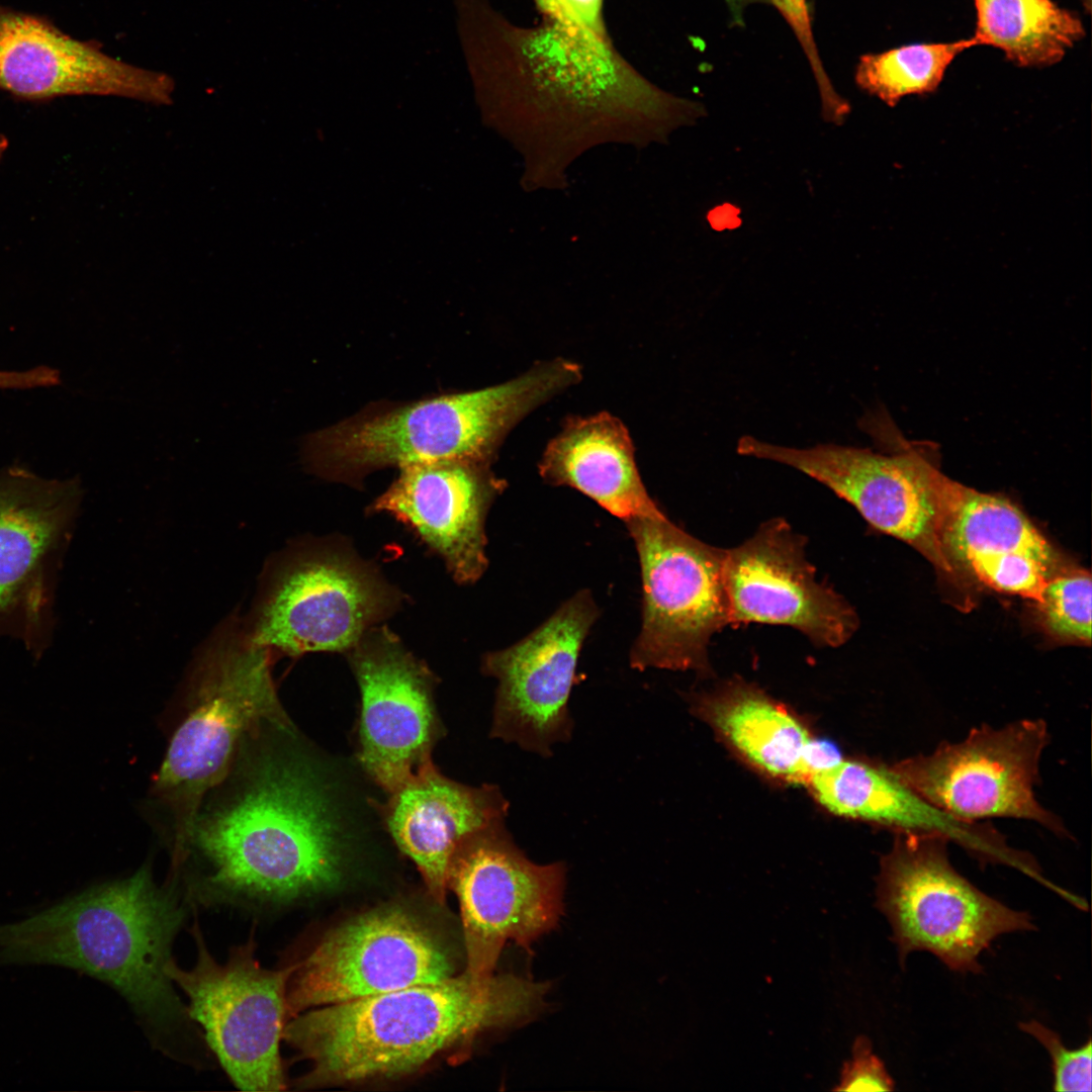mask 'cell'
Wrapping results in <instances>:
<instances>
[{
    "label": "cell",
    "mask_w": 1092,
    "mask_h": 1092,
    "mask_svg": "<svg viewBox=\"0 0 1092 1092\" xmlns=\"http://www.w3.org/2000/svg\"><path fill=\"white\" fill-rule=\"evenodd\" d=\"M437 939L399 908L362 914L331 931L291 966L286 1012L374 996L453 976Z\"/></svg>",
    "instance_id": "5bb4252c"
},
{
    "label": "cell",
    "mask_w": 1092,
    "mask_h": 1092,
    "mask_svg": "<svg viewBox=\"0 0 1092 1092\" xmlns=\"http://www.w3.org/2000/svg\"><path fill=\"white\" fill-rule=\"evenodd\" d=\"M792 28L809 62L816 80L824 119L840 124L849 112L848 103L835 91L813 36L810 8L807 0H769Z\"/></svg>",
    "instance_id": "f1b7e54d"
},
{
    "label": "cell",
    "mask_w": 1092,
    "mask_h": 1092,
    "mask_svg": "<svg viewBox=\"0 0 1092 1092\" xmlns=\"http://www.w3.org/2000/svg\"><path fill=\"white\" fill-rule=\"evenodd\" d=\"M566 867L533 862L504 822L468 837L453 854L448 888L458 898L470 976L493 975L508 941L529 948L563 915Z\"/></svg>",
    "instance_id": "8fae6325"
},
{
    "label": "cell",
    "mask_w": 1092,
    "mask_h": 1092,
    "mask_svg": "<svg viewBox=\"0 0 1092 1092\" xmlns=\"http://www.w3.org/2000/svg\"><path fill=\"white\" fill-rule=\"evenodd\" d=\"M80 500L77 478L49 480L17 466L0 474V622L17 617L33 650L44 640L49 572Z\"/></svg>",
    "instance_id": "d6986e66"
},
{
    "label": "cell",
    "mask_w": 1092,
    "mask_h": 1092,
    "mask_svg": "<svg viewBox=\"0 0 1092 1092\" xmlns=\"http://www.w3.org/2000/svg\"><path fill=\"white\" fill-rule=\"evenodd\" d=\"M977 46L1001 50L1019 66L1061 61L1085 34L1082 21L1052 0H973Z\"/></svg>",
    "instance_id": "484cf974"
},
{
    "label": "cell",
    "mask_w": 1092,
    "mask_h": 1092,
    "mask_svg": "<svg viewBox=\"0 0 1092 1092\" xmlns=\"http://www.w3.org/2000/svg\"><path fill=\"white\" fill-rule=\"evenodd\" d=\"M59 382V372L48 366H38L26 371H0V388H33L52 386Z\"/></svg>",
    "instance_id": "d6a6232c"
},
{
    "label": "cell",
    "mask_w": 1092,
    "mask_h": 1092,
    "mask_svg": "<svg viewBox=\"0 0 1092 1092\" xmlns=\"http://www.w3.org/2000/svg\"><path fill=\"white\" fill-rule=\"evenodd\" d=\"M941 835L897 832L881 860L876 907L887 917L900 964L912 951L934 954L949 970L981 973L978 958L999 935L1034 930L1016 911L976 888L951 866Z\"/></svg>",
    "instance_id": "ba28073f"
},
{
    "label": "cell",
    "mask_w": 1092,
    "mask_h": 1092,
    "mask_svg": "<svg viewBox=\"0 0 1092 1092\" xmlns=\"http://www.w3.org/2000/svg\"><path fill=\"white\" fill-rule=\"evenodd\" d=\"M694 707L747 762L782 782L805 786L835 756L832 742L815 738L783 705L742 679L698 697Z\"/></svg>",
    "instance_id": "603a6c76"
},
{
    "label": "cell",
    "mask_w": 1092,
    "mask_h": 1092,
    "mask_svg": "<svg viewBox=\"0 0 1092 1092\" xmlns=\"http://www.w3.org/2000/svg\"><path fill=\"white\" fill-rule=\"evenodd\" d=\"M1019 1029L1036 1038L1048 1051L1053 1071V1089L1060 1092L1091 1091L1092 1041L1068 1049L1061 1036L1036 1020L1020 1022Z\"/></svg>",
    "instance_id": "f546056e"
},
{
    "label": "cell",
    "mask_w": 1092,
    "mask_h": 1092,
    "mask_svg": "<svg viewBox=\"0 0 1092 1092\" xmlns=\"http://www.w3.org/2000/svg\"><path fill=\"white\" fill-rule=\"evenodd\" d=\"M805 545L806 539L786 520L774 518L745 542L725 550L729 625L790 626L819 647H839L851 637L856 614L816 579Z\"/></svg>",
    "instance_id": "e0dca14e"
},
{
    "label": "cell",
    "mask_w": 1092,
    "mask_h": 1092,
    "mask_svg": "<svg viewBox=\"0 0 1092 1092\" xmlns=\"http://www.w3.org/2000/svg\"><path fill=\"white\" fill-rule=\"evenodd\" d=\"M544 16L552 20L606 33L602 20L603 0H536Z\"/></svg>",
    "instance_id": "1f68e13d"
},
{
    "label": "cell",
    "mask_w": 1092,
    "mask_h": 1092,
    "mask_svg": "<svg viewBox=\"0 0 1092 1092\" xmlns=\"http://www.w3.org/2000/svg\"><path fill=\"white\" fill-rule=\"evenodd\" d=\"M229 801L193 824L189 845L210 866L206 885L226 898L280 902L324 890L342 874L329 802L307 768L274 754L256 760Z\"/></svg>",
    "instance_id": "277c9868"
},
{
    "label": "cell",
    "mask_w": 1092,
    "mask_h": 1092,
    "mask_svg": "<svg viewBox=\"0 0 1092 1092\" xmlns=\"http://www.w3.org/2000/svg\"><path fill=\"white\" fill-rule=\"evenodd\" d=\"M581 378L577 363L555 358L497 385L371 408L309 435L303 461L323 477L352 483L392 466L490 464L523 418Z\"/></svg>",
    "instance_id": "5b68a950"
},
{
    "label": "cell",
    "mask_w": 1092,
    "mask_h": 1092,
    "mask_svg": "<svg viewBox=\"0 0 1092 1092\" xmlns=\"http://www.w3.org/2000/svg\"><path fill=\"white\" fill-rule=\"evenodd\" d=\"M851 1060L841 1069L834 1091H893L895 1082L883 1061L873 1052L869 1037L859 1035L852 1044Z\"/></svg>",
    "instance_id": "4dcf8cb0"
},
{
    "label": "cell",
    "mask_w": 1092,
    "mask_h": 1092,
    "mask_svg": "<svg viewBox=\"0 0 1092 1092\" xmlns=\"http://www.w3.org/2000/svg\"><path fill=\"white\" fill-rule=\"evenodd\" d=\"M197 963L183 970L173 960L166 973L188 997L189 1017L233 1083L244 1091H281L285 1079L279 1055L291 967L264 969L252 939L234 947L225 964L209 954L198 929Z\"/></svg>",
    "instance_id": "7c38bea8"
},
{
    "label": "cell",
    "mask_w": 1092,
    "mask_h": 1092,
    "mask_svg": "<svg viewBox=\"0 0 1092 1092\" xmlns=\"http://www.w3.org/2000/svg\"><path fill=\"white\" fill-rule=\"evenodd\" d=\"M941 545L954 574L1037 603L1046 582L1068 569L1058 551L1010 499L946 476Z\"/></svg>",
    "instance_id": "44dd1931"
},
{
    "label": "cell",
    "mask_w": 1092,
    "mask_h": 1092,
    "mask_svg": "<svg viewBox=\"0 0 1092 1092\" xmlns=\"http://www.w3.org/2000/svg\"><path fill=\"white\" fill-rule=\"evenodd\" d=\"M1092 581L1083 569L1053 576L1036 603L1040 623L1054 639L1090 645Z\"/></svg>",
    "instance_id": "83f0119b"
},
{
    "label": "cell",
    "mask_w": 1092,
    "mask_h": 1092,
    "mask_svg": "<svg viewBox=\"0 0 1092 1092\" xmlns=\"http://www.w3.org/2000/svg\"><path fill=\"white\" fill-rule=\"evenodd\" d=\"M184 909L147 868L0 924V967L50 965L118 991L145 1021L164 1032L189 1015L166 973Z\"/></svg>",
    "instance_id": "3957f363"
},
{
    "label": "cell",
    "mask_w": 1092,
    "mask_h": 1092,
    "mask_svg": "<svg viewBox=\"0 0 1092 1092\" xmlns=\"http://www.w3.org/2000/svg\"><path fill=\"white\" fill-rule=\"evenodd\" d=\"M805 787L830 813L897 832L937 834L971 853L982 851L988 831L937 808L905 785L891 766L844 759L810 776Z\"/></svg>",
    "instance_id": "d4e9b609"
},
{
    "label": "cell",
    "mask_w": 1092,
    "mask_h": 1092,
    "mask_svg": "<svg viewBox=\"0 0 1092 1092\" xmlns=\"http://www.w3.org/2000/svg\"><path fill=\"white\" fill-rule=\"evenodd\" d=\"M625 523L642 580V623L631 667L710 672V640L729 625L725 550L698 540L664 514Z\"/></svg>",
    "instance_id": "30bf717a"
},
{
    "label": "cell",
    "mask_w": 1092,
    "mask_h": 1092,
    "mask_svg": "<svg viewBox=\"0 0 1092 1092\" xmlns=\"http://www.w3.org/2000/svg\"><path fill=\"white\" fill-rule=\"evenodd\" d=\"M0 90L30 101L113 95L169 104L174 81L70 36L46 16L0 4Z\"/></svg>",
    "instance_id": "ac0fdd59"
},
{
    "label": "cell",
    "mask_w": 1092,
    "mask_h": 1092,
    "mask_svg": "<svg viewBox=\"0 0 1092 1092\" xmlns=\"http://www.w3.org/2000/svg\"><path fill=\"white\" fill-rule=\"evenodd\" d=\"M509 802L498 787H469L433 763L389 794L381 812L397 847L420 871L433 898L443 903L453 854L471 835L502 823Z\"/></svg>",
    "instance_id": "7402d4cb"
},
{
    "label": "cell",
    "mask_w": 1092,
    "mask_h": 1092,
    "mask_svg": "<svg viewBox=\"0 0 1092 1092\" xmlns=\"http://www.w3.org/2000/svg\"><path fill=\"white\" fill-rule=\"evenodd\" d=\"M1085 1L1088 3V6H1089L1090 0H1085Z\"/></svg>",
    "instance_id": "d590c367"
},
{
    "label": "cell",
    "mask_w": 1092,
    "mask_h": 1092,
    "mask_svg": "<svg viewBox=\"0 0 1092 1092\" xmlns=\"http://www.w3.org/2000/svg\"><path fill=\"white\" fill-rule=\"evenodd\" d=\"M598 615L590 593L580 590L528 636L484 655L482 670L498 682L490 736L544 757L571 738L568 701Z\"/></svg>",
    "instance_id": "9a60e30c"
},
{
    "label": "cell",
    "mask_w": 1092,
    "mask_h": 1092,
    "mask_svg": "<svg viewBox=\"0 0 1092 1092\" xmlns=\"http://www.w3.org/2000/svg\"><path fill=\"white\" fill-rule=\"evenodd\" d=\"M270 652L234 620L197 658L185 715L154 781V795L174 817L176 861L186 853L203 798L228 777L244 742L266 725L292 730L276 694Z\"/></svg>",
    "instance_id": "8992f818"
},
{
    "label": "cell",
    "mask_w": 1092,
    "mask_h": 1092,
    "mask_svg": "<svg viewBox=\"0 0 1092 1092\" xmlns=\"http://www.w3.org/2000/svg\"><path fill=\"white\" fill-rule=\"evenodd\" d=\"M455 8L482 107L520 154L527 192L566 189L568 168L595 147L664 144L706 113L647 80L606 33L547 17L515 24L486 0H455Z\"/></svg>",
    "instance_id": "6da1fadb"
},
{
    "label": "cell",
    "mask_w": 1092,
    "mask_h": 1092,
    "mask_svg": "<svg viewBox=\"0 0 1092 1092\" xmlns=\"http://www.w3.org/2000/svg\"><path fill=\"white\" fill-rule=\"evenodd\" d=\"M398 592L338 543L285 553L270 567L246 630L288 655L349 651L400 604Z\"/></svg>",
    "instance_id": "9c48e42d"
},
{
    "label": "cell",
    "mask_w": 1092,
    "mask_h": 1092,
    "mask_svg": "<svg viewBox=\"0 0 1092 1092\" xmlns=\"http://www.w3.org/2000/svg\"><path fill=\"white\" fill-rule=\"evenodd\" d=\"M736 23H742L745 8L754 3L769 2V0H725Z\"/></svg>",
    "instance_id": "836d02e7"
},
{
    "label": "cell",
    "mask_w": 1092,
    "mask_h": 1092,
    "mask_svg": "<svg viewBox=\"0 0 1092 1092\" xmlns=\"http://www.w3.org/2000/svg\"><path fill=\"white\" fill-rule=\"evenodd\" d=\"M1050 739L1042 720H1021L1001 728L972 729L956 743L940 744L891 766L922 798L965 821L991 817L1036 822L1067 835L1062 821L1035 798L1039 761Z\"/></svg>",
    "instance_id": "4fadbf2b"
},
{
    "label": "cell",
    "mask_w": 1092,
    "mask_h": 1092,
    "mask_svg": "<svg viewBox=\"0 0 1092 1092\" xmlns=\"http://www.w3.org/2000/svg\"><path fill=\"white\" fill-rule=\"evenodd\" d=\"M506 487L489 464H413L399 468L370 511L401 522L444 560L455 581L469 584L486 570L485 520Z\"/></svg>",
    "instance_id": "ffe728a7"
},
{
    "label": "cell",
    "mask_w": 1092,
    "mask_h": 1092,
    "mask_svg": "<svg viewBox=\"0 0 1092 1092\" xmlns=\"http://www.w3.org/2000/svg\"><path fill=\"white\" fill-rule=\"evenodd\" d=\"M348 658L361 694L358 761L390 794L433 763L435 677L385 627L367 631Z\"/></svg>",
    "instance_id": "2e32d148"
},
{
    "label": "cell",
    "mask_w": 1092,
    "mask_h": 1092,
    "mask_svg": "<svg viewBox=\"0 0 1092 1092\" xmlns=\"http://www.w3.org/2000/svg\"><path fill=\"white\" fill-rule=\"evenodd\" d=\"M862 423L885 452L835 444L798 449L750 436L738 441L737 452L807 474L853 506L873 528L910 544L939 570L954 575L940 539L946 475L938 467L935 446L907 441L882 412Z\"/></svg>",
    "instance_id": "52a82bcc"
},
{
    "label": "cell",
    "mask_w": 1092,
    "mask_h": 1092,
    "mask_svg": "<svg viewBox=\"0 0 1092 1092\" xmlns=\"http://www.w3.org/2000/svg\"><path fill=\"white\" fill-rule=\"evenodd\" d=\"M976 46L970 37L952 42L913 43L880 54H867L858 61L855 81L864 91L894 106L907 95L935 90L956 57Z\"/></svg>",
    "instance_id": "4316f807"
},
{
    "label": "cell",
    "mask_w": 1092,
    "mask_h": 1092,
    "mask_svg": "<svg viewBox=\"0 0 1092 1092\" xmlns=\"http://www.w3.org/2000/svg\"><path fill=\"white\" fill-rule=\"evenodd\" d=\"M538 468L547 483L572 487L624 522L664 514L642 482L626 426L609 413L568 418Z\"/></svg>",
    "instance_id": "cb8c5ba5"
},
{
    "label": "cell",
    "mask_w": 1092,
    "mask_h": 1092,
    "mask_svg": "<svg viewBox=\"0 0 1092 1092\" xmlns=\"http://www.w3.org/2000/svg\"><path fill=\"white\" fill-rule=\"evenodd\" d=\"M550 988L513 974L477 979L464 972L374 996L309 1009L283 1038L309 1063L304 1087L403 1075L481 1032L525 1023Z\"/></svg>",
    "instance_id": "7a4b0ae2"
},
{
    "label": "cell",
    "mask_w": 1092,
    "mask_h": 1092,
    "mask_svg": "<svg viewBox=\"0 0 1092 1092\" xmlns=\"http://www.w3.org/2000/svg\"><path fill=\"white\" fill-rule=\"evenodd\" d=\"M8 148V141L4 136H0V160Z\"/></svg>",
    "instance_id": "e575fe53"
}]
</instances>
